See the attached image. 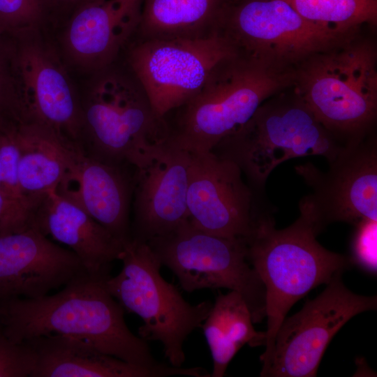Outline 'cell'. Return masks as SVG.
<instances>
[{
	"instance_id": "30bf717a",
	"label": "cell",
	"mask_w": 377,
	"mask_h": 377,
	"mask_svg": "<svg viewBox=\"0 0 377 377\" xmlns=\"http://www.w3.org/2000/svg\"><path fill=\"white\" fill-rule=\"evenodd\" d=\"M124 52L154 110L163 117L193 96L220 61L237 51L218 31L195 39L135 36Z\"/></svg>"
},
{
	"instance_id": "f1b7e54d",
	"label": "cell",
	"mask_w": 377,
	"mask_h": 377,
	"mask_svg": "<svg viewBox=\"0 0 377 377\" xmlns=\"http://www.w3.org/2000/svg\"><path fill=\"white\" fill-rule=\"evenodd\" d=\"M8 212V203L4 194L0 189V229L7 217Z\"/></svg>"
},
{
	"instance_id": "8fae6325",
	"label": "cell",
	"mask_w": 377,
	"mask_h": 377,
	"mask_svg": "<svg viewBox=\"0 0 377 377\" xmlns=\"http://www.w3.org/2000/svg\"><path fill=\"white\" fill-rule=\"evenodd\" d=\"M376 296L357 295L336 276L301 310L285 318L276 334L263 377H314L330 342L356 315L376 310Z\"/></svg>"
},
{
	"instance_id": "7a4b0ae2",
	"label": "cell",
	"mask_w": 377,
	"mask_h": 377,
	"mask_svg": "<svg viewBox=\"0 0 377 377\" xmlns=\"http://www.w3.org/2000/svg\"><path fill=\"white\" fill-rule=\"evenodd\" d=\"M295 72L238 52L226 57L193 96L163 117L166 142L189 152L212 151L266 99L293 87Z\"/></svg>"
},
{
	"instance_id": "5bb4252c",
	"label": "cell",
	"mask_w": 377,
	"mask_h": 377,
	"mask_svg": "<svg viewBox=\"0 0 377 377\" xmlns=\"http://www.w3.org/2000/svg\"><path fill=\"white\" fill-rule=\"evenodd\" d=\"M21 94L28 119L53 130L80 150V99L58 57L36 29L12 33Z\"/></svg>"
},
{
	"instance_id": "9c48e42d",
	"label": "cell",
	"mask_w": 377,
	"mask_h": 377,
	"mask_svg": "<svg viewBox=\"0 0 377 377\" xmlns=\"http://www.w3.org/2000/svg\"><path fill=\"white\" fill-rule=\"evenodd\" d=\"M218 31L238 52L290 69L357 31L339 34L323 29L283 0H230Z\"/></svg>"
},
{
	"instance_id": "7402d4cb",
	"label": "cell",
	"mask_w": 377,
	"mask_h": 377,
	"mask_svg": "<svg viewBox=\"0 0 377 377\" xmlns=\"http://www.w3.org/2000/svg\"><path fill=\"white\" fill-rule=\"evenodd\" d=\"M230 0H143L137 37L195 39L218 31Z\"/></svg>"
},
{
	"instance_id": "44dd1931",
	"label": "cell",
	"mask_w": 377,
	"mask_h": 377,
	"mask_svg": "<svg viewBox=\"0 0 377 377\" xmlns=\"http://www.w3.org/2000/svg\"><path fill=\"white\" fill-rule=\"evenodd\" d=\"M18 138L19 184L34 212L49 192L56 191L72 168L80 150L50 128L31 119L20 124Z\"/></svg>"
},
{
	"instance_id": "5b68a950",
	"label": "cell",
	"mask_w": 377,
	"mask_h": 377,
	"mask_svg": "<svg viewBox=\"0 0 377 377\" xmlns=\"http://www.w3.org/2000/svg\"><path fill=\"white\" fill-rule=\"evenodd\" d=\"M116 61L94 73L85 97L80 99V149L105 163L135 169L166 142L168 129L126 62L120 67Z\"/></svg>"
},
{
	"instance_id": "4fadbf2b",
	"label": "cell",
	"mask_w": 377,
	"mask_h": 377,
	"mask_svg": "<svg viewBox=\"0 0 377 377\" xmlns=\"http://www.w3.org/2000/svg\"><path fill=\"white\" fill-rule=\"evenodd\" d=\"M187 190L188 220L209 234L246 239L269 208L257 203L256 190L233 162L212 151L191 152Z\"/></svg>"
},
{
	"instance_id": "f546056e",
	"label": "cell",
	"mask_w": 377,
	"mask_h": 377,
	"mask_svg": "<svg viewBox=\"0 0 377 377\" xmlns=\"http://www.w3.org/2000/svg\"><path fill=\"white\" fill-rule=\"evenodd\" d=\"M84 0H45L46 5H47V3L48 2H50V3H61V4H73V3L78 2L79 4H80Z\"/></svg>"
},
{
	"instance_id": "277c9868",
	"label": "cell",
	"mask_w": 377,
	"mask_h": 377,
	"mask_svg": "<svg viewBox=\"0 0 377 377\" xmlns=\"http://www.w3.org/2000/svg\"><path fill=\"white\" fill-rule=\"evenodd\" d=\"M318 234L301 212L291 225L276 229L269 211L258 218L245 239L249 262L265 288L266 344L260 357L263 365L267 362L277 330L292 306L352 265L348 256L319 244Z\"/></svg>"
},
{
	"instance_id": "cb8c5ba5",
	"label": "cell",
	"mask_w": 377,
	"mask_h": 377,
	"mask_svg": "<svg viewBox=\"0 0 377 377\" xmlns=\"http://www.w3.org/2000/svg\"><path fill=\"white\" fill-rule=\"evenodd\" d=\"M303 18L323 29L349 34L377 27V0H283Z\"/></svg>"
},
{
	"instance_id": "e0dca14e",
	"label": "cell",
	"mask_w": 377,
	"mask_h": 377,
	"mask_svg": "<svg viewBox=\"0 0 377 377\" xmlns=\"http://www.w3.org/2000/svg\"><path fill=\"white\" fill-rule=\"evenodd\" d=\"M143 0H84L71 17L64 47L75 64L96 73L116 61L136 34Z\"/></svg>"
},
{
	"instance_id": "8992f818",
	"label": "cell",
	"mask_w": 377,
	"mask_h": 377,
	"mask_svg": "<svg viewBox=\"0 0 377 377\" xmlns=\"http://www.w3.org/2000/svg\"><path fill=\"white\" fill-rule=\"evenodd\" d=\"M345 145L323 126L290 87L266 99L244 126L211 151L235 163L249 184L262 191L283 162L321 156L329 163Z\"/></svg>"
},
{
	"instance_id": "2e32d148",
	"label": "cell",
	"mask_w": 377,
	"mask_h": 377,
	"mask_svg": "<svg viewBox=\"0 0 377 377\" xmlns=\"http://www.w3.org/2000/svg\"><path fill=\"white\" fill-rule=\"evenodd\" d=\"M84 272L72 251L33 227L0 235V305L45 296Z\"/></svg>"
},
{
	"instance_id": "ba28073f",
	"label": "cell",
	"mask_w": 377,
	"mask_h": 377,
	"mask_svg": "<svg viewBox=\"0 0 377 377\" xmlns=\"http://www.w3.org/2000/svg\"><path fill=\"white\" fill-rule=\"evenodd\" d=\"M146 242L186 292L219 288L235 290L247 304L253 323L265 318V288L249 262L245 239L213 235L187 220Z\"/></svg>"
},
{
	"instance_id": "484cf974",
	"label": "cell",
	"mask_w": 377,
	"mask_h": 377,
	"mask_svg": "<svg viewBox=\"0 0 377 377\" xmlns=\"http://www.w3.org/2000/svg\"><path fill=\"white\" fill-rule=\"evenodd\" d=\"M45 6V0H0V28L10 33L36 29Z\"/></svg>"
},
{
	"instance_id": "4316f807",
	"label": "cell",
	"mask_w": 377,
	"mask_h": 377,
	"mask_svg": "<svg viewBox=\"0 0 377 377\" xmlns=\"http://www.w3.org/2000/svg\"><path fill=\"white\" fill-rule=\"evenodd\" d=\"M355 226L348 257L350 261L367 273L376 275L377 220L362 219Z\"/></svg>"
},
{
	"instance_id": "ac0fdd59",
	"label": "cell",
	"mask_w": 377,
	"mask_h": 377,
	"mask_svg": "<svg viewBox=\"0 0 377 377\" xmlns=\"http://www.w3.org/2000/svg\"><path fill=\"white\" fill-rule=\"evenodd\" d=\"M77 205L125 244L131 237L129 208L133 175L79 151L55 191Z\"/></svg>"
},
{
	"instance_id": "6da1fadb",
	"label": "cell",
	"mask_w": 377,
	"mask_h": 377,
	"mask_svg": "<svg viewBox=\"0 0 377 377\" xmlns=\"http://www.w3.org/2000/svg\"><path fill=\"white\" fill-rule=\"evenodd\" d=\"M104 281L84 272L54 295L8 301L0 305V328L17 343L50 334L71 336L133 364L168 366L156 360L147 341L130 330L124 309Z\"/></svg>"
},
{
	"instance_id": "7c38bea8",
	"label": "cell",
	"mask_w": 377,
	"mask_h": 377,
	"mask_svg": "<svg viewBox=\"0 0 377 377\" xmlns=\"http://www.w3.org/2000/svg\"><path fill=\"white\" fill-rule=\"evenodd\" d=\"M311 189L300 202L320 233L334 222L377 220V137L374 131L344 145L323 172L311 163L295 167Z\"/></svg>"
},
{
	"instance_id": "9a60e30c",
	"label": "cell",
	"mask_w": 377,
	"mask_h": 377,
	"mask_svg": "<svg viewBox=\"0 0 377 377\" xmlns=\"http://www.w3.org/2000/svg\"><path fill=\"white\" fill-rule=\"evenodd\" d=\"M191 161V152L165 142L134 169L132 238L146 242L188 220Z\"/></svg>"
},
{
	"instance_id": "d4e9b609",
	"label": "cell",
	"mask_w": 377,
	"mask_h": 377,
	"mask_svg": "<svg viewBox=\"0 0 377 377\" xmlns=\"http://www.w3.org/2000/svg\"><path fill=\"white\" fill-rule=\"evenodd\" d=\"M20 87L12 33L0 28V126L27 119Z\"/></svg>"
},
{
	"instance_id": "d6986e66",
	"label": "cell",
	"mask_w": 377,
	"mask_h": 377,
	"mask_svg": "<svg viewBox=\"0 0 377 377\" xmlns=\"http://www.w3.org/2000/svg\"><path fill=\"white\" fill-rule=\"evenodd\" d=\"M31 227L70 248L91 276L105 280L124 244L77 205L49 192L34 212Z\"/></svg>"
},
{
	"instance_id": "52a82bcc",
	"label": "cell",
	"mask_w": 377,
	"mask_h": 377,
	"mask_svg": "<svg viewBox=\"0 0 377 377\" xmlns=\"http://www.w3.org/2000/svg\"><path fill=\"white\" fill-rule=\"evenodd\" d=\"M122 268L104 281L108 292L124 311L142 320L139 337L159 341L170 364L182 367L186 356L184 343L201 327L212 304L204 301L191 304L178 289L160 273L162 265L147 242L131 238L119 257Z\"/></svg>"
},
{
	"instance_id": "ffe728a7",
	"label": "cell",
	"mask_w": 377,
	"mask_h": 377,
	"mask_svg": "<svg viewBox=\"0 0 377 377\" xmlns=\"http://www.w3.org/2000/svg\"><path fill=\"white\" fill-rule=\"evenodd\" d=\"M23 342L34 355L31 377H163L188 374L186 368L172 365L153 369L133 364L71 336L50 334Z\"/></svg>"
},
{
	"instance_id": "603a6c76",
	"label": "cell",
	"mask_w": 377,
	"mask_h": 377,
	"mask_svg": "<svg viewBox=\"0 0 377 377\" xmlns=\"http://www.w3.org/2000/svg\"><path fill=\"white\" fill-rule=\"evenodd\" d=\"M201 327L213 360L212 377H223L244 345L265 346L266 334L253 327L250 309L237 291L220 293Z\"/></svg>"
},
{
	"instance_id": "3957f363",
	"label": "cell",
	"mask_w": 377,
	"mask_h": 377,
	"mask_svg": "<svg viewBox=\"0 0 377 377\" xmlns=\"http://www.w3.org/2000/svg\"><path fill=\"white\" fill-rule=\"evenodd\" d=\"M376 31L363 27L295 68L293 88L323 126L345 144L375 131Z\"/></svg>"
},
{
	"instance_id": "4dcf8cb0",
	"label": "cell",
	"mask_w": 377,
	"mask_h": 377,
	"mask_svg": "<svg viewBox=\"0 0 377 377\" xmlns=\"http://www.w3.org/2000/svg\"><path fill=\"white\" fill-rule=\"evenodd\" d=\"M3 313V309L0 306V317Z\"/></svg>"
},
{
	"instance_id": "83f0119b",
	"label": "cell",
	"mask_w": 377,
	"mask_h": 377,
	"mask_svg": "<svg viewBox=\"0 0 377 377\" xmlns=\"http://www.w3.org/2000/svg\"><path fill=\"white\" fill-rule=\"evenodd\" d=\"M34 355L30 346L12 341L0 328V377L31 376Z\"/></svg>"
}]
</instances>
